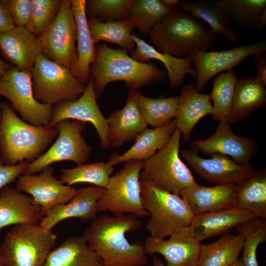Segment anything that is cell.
I'll return each mask as SVG.
<instances>
[{
	"mask_svg": "<svg viewBox=\"0 0 266 266\" xmlns=\"http://www.w3.org/2000/svg\"><path fill=\"white\" fill-rule=\"evenodd\" d=\"M43 266H101V260L82 236H71L52 250Z\"/></svg>",
	"mask_w": 266,
	"mask_h": 266,
	"instance_id": "4dcf8cb0",
	"label": "cell"
},
{
	"mask_svg": "<svg viewBox=\"0 0 266 266\" xmlns=\"http://www.w3.org/2000/svg\"><path fill=\"white\" fill-rule=\"evenodd\" d=\"M237 27L252 28L257 19L266 8V0H216Z\"/></svg>",
	"mask_w": 266,
	"mask_h": 266,
	"instance_id": "f35d334b",
	"label": "cell"
},
{
	"mask_svg": "<svg viewBox=\"0 0 266 266\" xmlns=\"http://www.w3.org/2000/svg\"><path fill=\"white\" fill-rule=\"evenodd\" d=\"M266 51V40L220 51L195 50L190 58L197 71L196 88L201 91L216 75L233 70L244 60Z\"/></svg>",
	"mask_w": 266,
	"mask_h": 266,
	"instance_id": "4fadbf2b",
	"label": "cell"
},
{
	"mask_svg": "<svg viewBox=\"0 0 266 266\" xmlns=\"http://www.w3.org/2000/svg\"><path fill=\"white\" fill-rule=\"evenodd\" d=\"M236 72L233 70L222 72L213 80L209 95L213 101L210 115L215 121L230 124L234 89L237 80Z\"/></svg>",
	"mask_w": 266,
	"mask_h": 266,
	"instance_id": "e575fe53",
	"label": "cell"
},
{
	"mask_svg": "<svg viewBox=\"0 0 266 266\" xmlns=\"http://www.w3.org/2000/svg\"><path fill=\"white\" fill-rule=\"evenodd\" d=\"M29 163L25 161L15 166H7L0 161V191L18 178Z\"/></svg>",
	"mask_w": 266,
	"mask_h": 266,
	"instance_id": "ee69618b",
	"label": "cell"
},
{
	"mask_svg": "<svg viewBox=\"0 0 266 266\" xmlns=\"http://www.w3.org/2000/svg\"><path fill=\"white\" fill-rule=\"evenodd\" d=\"M264 53L254 56V67L257 73L256 75L266 84V55Z\"/></svg>",
	"mask_w": 266,
	"mask_h": 266,
	"instance_id": "bcb514c9",
	"label": "cell"
},
{
	"mask_svg": "<svg viewBox=\"0 0 266 266\" xmlns=\"http://www.w3.org/2000/svg\"><path fill=\"white\" fill-rule=\"evenodd\" d=\"M87 123L73 120H65L57 123L59 134L52 145L42 155L28 164L22 174H34L52 164L63 161H71L78 166L88 161L92 152L82 135Z\"/></svg>",
	"mask_w": 266,
	"mask_h": 266,
	"instance_id": "30bf717a",
	"label": "cell"
},
{
	"mask_svg": "<svg viewBox=\"0 0 266 266\" xmlns=\"http://www.w3.org/2000/svg\"><path fill=\"white\" fill-rule=\"evenodd\" d=\"M32 11L26 29L39 37L54 21L63 0H32Z\"/></svg>",
	"mask_w": 266,
	"mask_h": 266,
	"instance_id": "60d3db41",
	"label": "cell"
},
{
	"mask_svg": "<svg viewBox=\"0 0 266 266\" xmlns=\"http://www.w3.org/2000/svg\"><path fill=\"white\" fill-rule=\"evenodd\" d=\"M104 191V188L97 186L78 189L77 194L69 201L51 208L39 225L43 229L51 231L59 222L68 218L92 222L97 217L98 202Z\"/></svg>",
	"mask_w": 266,
	"mask_h": 266,
	"instance_id": "ffe728a7",
	"label": "cell"
},
{
	"mask_svg": "<svg viewBox=\"0 0 266 266\" xmlns=\"http://www.w3.org/2000/svg\"><path fill=\"white\" fill-rule=\"evenodd\" d=\"M230 266H244L241 259H238L233 264Z\"/></svg>",
	"mask_w": 266,
	"mask_h": 266,
	"instance_id": "816d5d0a",
	"label": "cell"
},
{
	"mask_svg": "<svg viewBox=\"0 0 266 266\" xmlns=\"http://www.w3.org/2000/svg\"><path fill=\"white\" fill-rule=\"evenodd\" d=\"M140 187L143 206L150 214V235L165 238L190 227L194 215L180 196L141 180Z\"/></svg>",
	"mask_w": 266,
	"mask_h": 266,
	"instance_id": "5b68a950",
	"label": "cell"
},
{
	"mask_svg": "<svg viewBox=\"0 0 266 266\" xmlns=\"http://www.w3.org/2000/svg\"><path fill=\"white\" fill-rule=\"evenodd\" d=\"M161 2L168 8L173 9L179 6L178 0H160Z\"/></svg>",
	"mask_w": 266,
	"mask_h": 266,
	"instance_id": "c3c4849f",
	"label": "cell"
},
{
	"mask_svg": "<svg viewBox=\"0 0 266 266\" xmlns=\"http://www.w3.org/2000/svg\"><path fill=\"white\" fill-rule=\"evenodd\" d=\"M139 92L130 89L126 103L121 109L112 111L107 119L110 148H117L135 139L148 125L140 111Z\"/></svg>",
	"mask_w": 266,
	"mask_h": 266,
	"instance_id": "44dd1931",
	"label": "cell"
},
{
	"mask_svg": "<svg viewBox=\"0 0 266 266\" xmlns=\"http://www.w3.org/2000/svg\"><path fill=\"white\" fill-rule=\"evenodd\" d=\"M194 148L182 149V157L195 173L205 181L217 185L238 184L255 170L250 164L240 165L229 157L219 153L210 159L201 157Z\"/></svg>",
	"mask_w": 266,
	"mask_h": 266,
	"instance_id": "9a60e30c",
	"label": "cell"
},
{
	"mask_svg": "<svg viewBox=\"0 0 266 266\" xmlns=\"http://www.w3.org/2000/svg\"><path fill=\"white\" fill-rule=\"evenodd\" d=\"M149 42L159 52L173 57H190L193 51H207L216 35L201 20L181 10L173 9L148 33Z\"/></svg>",
	"mask_w": 266,
	"mask_h": 266,
	"instance_id": "277c9868",
	"label": "cell"
},
{
	"mask_svg": "<svg viewBox=\"0 0 266 266\" xmlns=\"http://www.w3.org/2000/svg\"><path fill=\"white\" fill-rule=\"evenodd\" d=\"M266 85L256 75L237 79L234 92L231 124L248 118L253 111L266 105Z\"/></svg>",
	"mask_w": 266,
	"mask_h": 266,
	"instance_id": "f546056e",
	"label": "cell"
},
{
	"mask_svg": "<svg viewBox=\"0 0 266 266\" xmlns=\"http://www.w3.org/2000/svg\"><path fill=\"white\" fill-rule=\"evenodd\" d=\"M0 52L3 58L18 70L31 73L41 54L39 38L24 26L0 33Z\"/></svg>",
	"mask_w": 266,
	"mask_h": 266,
	"instance_id": "d6986e66",
	"label": "cell"
},
{
	"mask_svg": "<svg viewBox=\"0 0 266 266\" xmlns=\"http://www.w3.org/2000/svg\"><path fill=\"white\" fill-rule=\"evenodd\" d=\"M172 10L160 0H132L127 19L146 36Z\"/></svg>",
	"mask_w": 266,
	"mask_h": 266,
	"instance_id": "8d00e7d4",
	"label": "cell"
},
{
	"mask_svg": "<svg viewBox=\"0 0 266 266\" xmlns=\"http://www.w3.org/2000/svg\"><path fill=\"white\" fill-rule=\"evenodd\" d=\"M123 49H114L106 44L96 47V55L90 67L97 98H100L109 83L124 81L128 89L141 87L163 82L167 72L154 63H142L128 55Z\"/></svg>",
	"mask_w": 266,
	"mask_h": 266,
	"instance_id": "7a4b0ae2",
	"label": "cell"
},
{
	"mask_svg": "<svg viewBox=\"0 0 266 266\" xmlns=\"http://www.w3.org/2000/svg\"><path fill=\"white\" fill-rule=\"evenodd\" d=\"M176 128V120L173 119L161 127L146 128L136 136L131 148L121 155L113 154L106 163L114 167L133 160L144 161L166 146Z\"/></svg>",
	"mask_w": 266,
	"mask_h": 266,
	"instance_id": "d4e9b609",
	"label": "cell"
},
{
	"mask_svg": "<svg viewBox=\"0 0 266 266\" xmlns=\"http://www.w3.org/2000/svg\"><path fill=\"white\" fill-rule=\"evenodd\" d=\"M91 39L96 45L104 40L116 44L128 52H132L135 44L132 39V31L135 28L128 19L102 22L97 18L88 20Z\"/></svg>",
	"mask_w": 266,
	"mask_h": 266,
	"instance_id": "836d02e7",
	"label": "cell"
},
{
	"mask_svg": "<svg viewBox=\"0 0 266 266\" xmlns=\"http://www.w3.org/2000/svg\"><path fill=\"white\" fill-rule=\"evenodd\" d=\"M77 28V61L70 70L81 83L87 84L90 79V67L96 55V47L90 34L86 11V0H70Z\"/></svg>",
	"mask_w": 266,
	"mask_h": 266,
	"instance_id": "83f0119b",
	"label": "cell"
},
{
	"mask_svg": "<svg viewBox=\"0 0 266 266\" xmlns=\"http://www.w3.org/2000/svg\"><path fill=\"white\" fill-rule=\"evenodd\" d=\"M244 243L241 233H226L213 243L201 244L197 266H230L238 259Z\"/></svg>",
	"mask_w": 266,
	"mask_h": 266,
	"instance_id": "d6a6232c",
	"label": "cell"
},
{
	"mask_svg": "<svg viewBox=\"0 0 266 266\" xmlns=\"http://www.w3.org/2000/svg\"><path fill=\"white\" fill-rule=\"evenodd\" d=\"M152 266H166L162 261L157 257L153 256Z\"/></svg>",
	"mask_w": 266,
	"mask_h": 266,
	"instance_id": "f907efd6",
	"label": "cell"
},
{
	"mask_svg": "<svg viewBox=\"0 0 266 266\" xmlns=\"http://www.w3.org/2000/svg\"><path fill=\"white\" fill-rule=\"evenodd\" d=\"M96 99L93 79L90 76L83 93L77 100L53 106L52 116L47 126L54 127L65 120L90 122L98 134L102 149H110L107 119L101 112Z\"/></svg>",
	"mask_w": 266,
	"mask_h": 266,
	"instance_id": "5bb4252c",
	"label": "cell"
},
{
	"mask_svg": "<svg viewBox=\"0 0 266 266\" xmlns=\"http://www.w3.org/2000/svg\"><path fill=\"white\" fill-rule=\"evenodd\" d=\"M77 28L70 0H63L58 15L39 37L41 54L70 70L77 61Z\"/></svg>",
	"mask_w": 266,
	"mask_h": 266,
	"instance_id": "7c38bea8",
	"label": "cell"
},
{
	"mask_svg": "<svg viewBox=\"0 0 266 266\" xmlns=\"http://www.w3.org/2000/svg\"><path fill=\"white\" fill-rule=\"evenodd\" d=\"M236 184L206 187L197 184L183 189L180 196L194 216L236 205Z\"/></svg>",
	"mask_w": 266,
	"mask_h": 266,
	"instance_id": "7402d4cb",
	"label": "cell"
},
{
	"mask_svg": "<svg viewBox=\"0 0 266 266\" xmlns=\"http://www.w3.org/2000/svg\"><path fill=\"white\" fill-rule=\"evenodd\" d=\"M61 171L59 179L66 185L88 183L105 189L114 168L107 163L100 161L79 165L72 168H63Z\"/></svg>",
	"mask_w": 266,
	"mask_h": 266,
	"instance_id": "74e56055",
	"label": "cell"
},
{
	"mask_svg": "<svg viewBox=\"0 0 266 266\" xmlns=\"http://www.w3.org/2000/svg\"><path fill=\"white\" fill-rule=\"evenodd\" d=\"M0 119H1V111L0 109Z\"/></svg>",
	"mask_w": 266,
	"mask_h": 266,
	"instance_id": "db71d44e",
	"label": "cell"
},
{
	"mask_svg": "<svg viewBox=\"0 0 266 266\" xmlns=\"http://www.w3.org/2000/svg\"><path fill=\"white\" fill-rule=\"evenodd\" d=\"M0 96L7 99L25 122L34 126H47L53 106L41 103L34 97L32 76L11 66L0 78Z\"/></svg>",
	"mask_w": 266,
	"mask_h": 266,
	"instance_id": "8fae6325",
	"label": "cell"
},
{
	"mask_svg": "<svg viewBox=\"0 0 266 266\" xmlns=\"http://www.w3.org/2000/svg\"><path fill=\"white\" fill-rule=\"evenodd\" d=\"M237 233L244 236L241 260L244 266H258L257 250L266 241V219L254 218L236 227Z\"/></svg>",
	"mask_w": 266,
	"mask_h": 266,
	"instance_id": "ab89813d",
	"label": "cell"
},
{
	"mask_svg": "<svg viewBox=\"0 0 266 266\" xmlns=\"http://www.w3.org/2000/svg\"><path fill=\"white\" fill-rule=\"evenodd\" d=\"M143 243L146 254H161L166 261V266L198 265L201 243L189 228L170 235L166 240L149 235Z\"/></svg>",
	"mask_w": 266,
	"mask_h": 266,
	"instance_id": "e0dca14e",
	"label": "cell"
},
{
	"mask_svg": "<svg viewBox=\"0 0 266 266\" xmlns=\"http://www.w3.org/2000/svg\"><path fill=\"white\" fill-rule=\"evenodd\" d=\"M266 26V8L265 9L258 17L256 28L258 30H261Z\"/></svg>",
	"mask_w": 266,
	"mask_h": 266,
	"instance_id": "7dc6e473",
	"label": "cell"
},
{
	"mask_svg": "<svg viewBox=\"0 0 266 266\" xmlns=\"http://www.w3.org/2000/svg\"><path fill=\"white\" fill-rule=\"evenodd\" d=\"M143 161L130 160L112 175L97 204L98 212L129 213L137 218L150 216L143 207L140 195V173Z\"/></svg>",
	"mask_w": 266,
	"mask_h": 266,
	"instance_id": "ba28073f",
	"label": "cell"
},
{
	"mask_svg": "<svg viewBox=\"0 0 266 266\" xmlns=\"http://www.w3.org/2000/svg\"><path fill=\"white\" fill-rule=\"evenodd\" d=\"M255 218L249 212L234 206L194 216L189 230L200 242L224 235L242 223Z\"/></svg>",
	"mask_w": 266,
	"mask_h": 266,
	"instance_id": "603a6c76",
	"label": "cell"
},
{
	"mask_svg": "<svg viewBox=\"0 0 266 266\" xmlns=\"http://www.w3.org/2000/svg\"><path fill=\"white\" fill-rule=\"evenodd\" d=\"M193 148L206 155L219 153L227 156L240 165L250 164L257 152L256 140L237 135L230 124L219 123L214 133L205 140L192 141Z\"/></svg>",
	"mask_w": 266,
	"mask_h": 266,
	"instance_id": "ac0fdd59",
	"label": "cell"
},
{
	"mask_svg": "<svg viewBox=\"0 0 266 266\" xmlns=\"http://www.w3.org/2000/svg\"><path fill=\"white\" fill-rule=\"evenodd\" d=\"M31 74L35 99L52 106L76 100L86 87L76 78L70 69L49 60L41 54L35 60Z\"/></svg>",
	"mask_w": 266,
	"mask_h": 266,
	"instance_id": "9c48e42d",
	"label": "cell"
},
{
	"mask_svg": "<svg viewBox=\"0 0 266 266\" xmlns=\"http://www.w3.org/2000/svg\"><path fill=\"white\" fill-rule=\"evenodd\" d=\"M181 137L176 128L166 146L143 161L140 180L178 196L186 188L198 184L179 157Z\"/></svg>",
	"mask_w": 266,
	"mask_h": 266,
	"instance_id": "52a82bcc",
	"label": "cell"
},
{
	"mask_svg": "<svg viewBox=\"0 0 266 266\" xmlns=\"http://www.w3.org/2000/svg\"><path fill=\"white\" fill-rule=\"evenodd\" d=\"M132 0H86V14L102 22L127 19Z\"/></svg>",
	"mask_w": 266,
	"mask_h": 266,
	"instance_id": "b9f144b4",
	"label": "cell"
},
{
	"mask_svg": "<svg viewBox=\"0 0 266 266\" xmlns=\"http://www.w3.org/2000/svg\"><path fill=\"white\" fill-rule=\"evenodd\" d=\"M11 65L4 61L0 56V78L11 67Z\"/></svg>",
	"mask_w": 266,
	"mask_h": 266,
	"instance_id": "681fc988",
	"label": "cell"
},
{
	"mask_svg": "<svg viewBox=\"0 0 266 266\" xmlns=\"http://www.w3.org/2000/svg\"><path fill=\"white\" fill-rule=\"evenodd\" d=\"M15 27L7 9L0 2V33L9 31Z\"/></svg>",
	"mask_w": 266,
	"mask_h": 266,
	"instance_id": "f6af8a7d",
	"label": "cell"
},
{
	"mask_svg": "<svg viewBox=\"0 0 266 266\" xmlns=\"http://www.w3.org/2000/svg\"><path fill=\"white\" fill-rule=\"evenodd\" d=\"M141 226L135 215L129 213L97 216L82 236L101 260V266H145L148 261L144 243H131L126 234Z\"/></svg>",
	"mask_w": 266,
	"mask_h": 266,
	"instance_id": "6da1fadb",
	"label": "cell"
},
{
	"mask_svg": "<svg viewBox=\"0 0 266 266\" xmlns=\"http://www.w3.org/2000/svg\"><path fill=\"white\" fill-rule=\"evenodd\" d=\"M132 37L135 44L131 57L137 61L148 63L151 60L159 61L167 70L170 86L176 88L181 85L186 75L196 77L197 71L192 67L190 57L178 58L158 51L155 48L132 33Z\"/></svg>",
	"mask_w": 266,
	"mask_h": 266,
	"instance_id": "4316f807",
	"label": "cell"
},
{
	"mask_svg": "<svg viewBox=\"0 0 266 266\" xmlns=\"http://www.w3.org/2000/svg\"><path fill=\"white\" fill-rule=\"evenodd\" d=\"M16 188L32 196L34 202L40 206L43 217L55 206L69 201L78 190L58 179L52 166L44 168L38 175L21 174Z\"/></svg>",
	"mask_w": 266,
	"mask_h": 266,
	"instance_id": "2e32d148",
	"label": "cell"
},
{
	"mask_svg": "<svg viewBox=\"0 0 266 266\" xmlns=\"http://www.w3.org/2000/svg\"><path fill=\"white\" fill-rule=\"evenodd\" d=\"M0 266H4L0 251Z\"/></svg>",
	"mask_w": 266,
	"mask_h": 266,
	"instance_id": "f5cc1de1",
	"label": "cell"
},
{
	"mask_svg": "<svg viewBox=\"0 0 266 266\" xmlns=\"http://www.w3.org/2000/svg\"><path fill=\"white\" fill-rule=\"evenodd\" d=\"M138 103L147 124L155 128L175 118L180 103V96L172 97L162 96L151 98L139 92Z\"/></svg>",
	"mask_w": 266,
	"mask_h": 266,
	"instance_id": "d590c367",
	"label": "cell"
},
{
	"mask_svg": "<svg viewBox=\"0 0 266 266\" xmlns=\"http://www.w3.org/2000/svg\"><path fill=\"white\" fill-rule=\"evenodd\" d=\"M236 205L255 218L266 219V169L255 170L236 184Z\"/></svg>",
	"mask_w": 266,
	"mask_h": 266,
	"instance_id": "1f68e13d",
	"label": "cell"
},
{
	"mask_svg": "<svg viewBox=\"0 0 266 266\" xmlns=\"http://www.w3.org/2000/svg\"><path fill=\"white\" fill-rule=\"evenodd\" d=\"M9 12L15 26L25 27L30 18L32 0H0Z\"/></svg>",
	"mask_w": 266,
	"mask_h": 266,
	"instance_id": "7bdbcfd3",
	"label": "cell"
},
{
	"mask_svg": "<svg viewBox=\"0 0 266 266\" xmlns=\"http://www.w3.org/2000/svg\"><path fill=\"white\" fill-rule=\"evenodd\" d=\"M180 93V103L174 119L184 140L188 142L197 123L206 115H210L213 107L209 95L200 93L194 84H186Z\"/></svg>",
	"mask_w": 266,
	"mask_h": 266,
	"instance_id": "484cf974",
	"label": "cell"
},
{
	"mask_svg": "<svg viewBox=\"0 0 266 266\" xmlns=\"http://www.w3.org/2000/svg\"><path fill=\"white\" fill-rule=\"evenodd\" d=\"M57 236L38 224H20L6 234L0 245L4 266H43Z\"/></svg>",
	"mask_w": 266,
	"mask_h": 266,
	"instance_id": "8992f818",
	"label": "cell"
},
{
	"mask_svg": "<svg viewBox=\"0 0 266 266\" xmlns=\"http://www.w3.org/2000/svg\"><path fill=\"white\" fill-rule=\"evenodd\" d=\"M179 7L209 25L214 34L221 35L231 43L238 42V34L233 22L216 0L180 1Z\"/></svg>",
	"mask_w": 266,
	"mask_h": 266,
	"instance_id": "f1b7e54d",
	"label": "cell"
},
{
	"mask_svg": "<svg viewBox=\"0 0 266 266\" xmlns=\"http://www.w3.org/2000/svg\"><path fill=\"white\" fill-rule=\"evenodd\" d=\"M0 161L5 165L33 162L58 135L55 127L34 126L25 122L7 102H0Z\"/></svg>",
	"mask_w": 266,
	"mask_h": 266,
	"instance_id": "3957f363",
	"label": "cell"
},
{
	"mask_svg": "<svg viewBox=\"0 0 266 266\" xmlns=\"http://www.w3.org/2000/svg\"><path fill=\"white\" fill-rule=\"evenodd\" d=\"M42 218L40 206L32 197L16 187L5 186L0 191V230L12 225L38 224Z\"/></svg>",
	"mask_w": 266,
	"mask_h": 266,
	"instance_id": "cb8c5ba5",
	"label": "cell"
}]
</instances>
